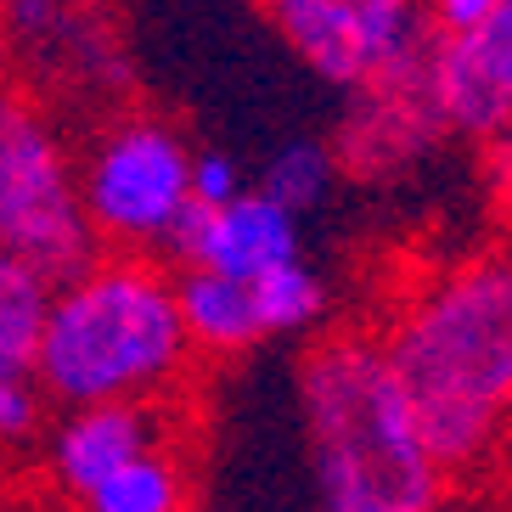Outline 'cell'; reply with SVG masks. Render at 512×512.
<instances>
[{
	"mask_svg": "<svg viewBox=\"0 0 512 512\" xmlns=\"http://www.w3.org/2000/svg\"><path fill=\"white\" fill-rule=\"evenodd\" d=\"M439 473H467L512 422V248L467 254L400 299L383 327Z\"/></svg>",
	"mask_w": 512,
	"mask_h": 512,
	"instance_id": "6da1fadb",
	"label": "cell"
},
{
	"mask_svg": "<svg viewBox=\"0 0 512 512\" xmlns=\"http://www.w3.org/2000/svg\"><path fill=\"white\" fill-rule=\"evenodd\" d=\"M299 428L321 512H439L445 473L372 332H327L299 361Z\"/></svg>",
	"mask_w": 512,
	"mask_h": 512,
	"instance_id": "7a4b0ae2",
	"label": "cell"
},
{
	"mask_svg": "<svg viewBox=\"0 0 512 512\" xmlns=\"http://www.w3.org/2000/svg\"><path fill=\"white\" fill-rule=\"evenodd\" d=\"M192 361L175 310V271L141 254H107L51 287L29 377L62 411L169 406Z\"/></svg>",
	"mask_w": 512,
	"mask_h": 512,
	"instance_id": "3957f363",
	"label": "cell"
},
{
	"mask_svg": "<svg viewBox=\"0 0 512 512\" xmlns=\"http://www.w3.org/2000/svg\"><path fill=\"white\" fill-rule=\"evenodd\" d=\"M0 254L23 259L51 287L96 259L79 209V169L62 130L23 91L0 85Z\"/></svg>",
	"mask_w": 512,
	"mask_h": 512,
	"instance_id": "277c9868",
	"label": "cell"
},
{
	"mask_svg": "<svg viewBox=\"0 0 512 512\" xmlns=\"http://www.w3.org/2000/svg\"><path fill=\"white\" fill-rule=\"evenodd\" d=\"M74 169L85 226L113 254H158L192 209V147L175 124L152 113H124L102 124Z\"/></svg>",
	"mask_w": 512,
	"mask_h": 512,
	"instance_id": "5b68a950",
	"label": "cell"
},
{
	"mask_svg": "<svg viewBox=\"0 0 512 512\" xmlns=\"http://www.w3.org/2000/svg\"><path fill=\"white\" fill-rule=\"evenodd\" d=\"M271 17L304 68L338 91L422 74L434 46L422 0H282Z\"/></svg>",
	"mask_w": 512,
	"mask_h": 512,
	"instance_id": "8992f818",
	"label": "cell"
},
{
	"mask_svg": "<svg viewBox=\"0 0 512 512\" xmlns=\"http://www.w3.org/2000/svg\"><path fill=\"white\" fill-rule=\"evenodd\" d=\"M428 102L439 130L467 141H512V0L467 34H434L428 46Z\"/></svg>",
	"mask_w": 512,
	"mask_h": 512,
	"instance_id": "52a82bcc",
	"label": "cell"
},
{
	"mask_svg": "<svg viewBox=\"0 0 512 512\" xmlns=\"http://www.w3.org/2000/svg\"><path fill=\"white\" fill-rule=\"evenodd\" d=\"M158 254L175 271H214L226 282L254 287L259 276L304 259V237H299V214H287L282 203H271L265 192L248 186L226 209H197L192 203Z\"/></svg>",
	"mask_w": 512,
	"mask_h": 512,
	"instance_id": "ba28073f",
	"label": "cell"
},
{
	"mask_svg": "<svg viewBox=\"0 0 512 512\" xmlns=\"http://www.w3.org/2000/svg\"><path fill=\"white\" fill-rule=\"evenodd\" d=\"M175 439L169 428V406H85V411H62V422L46 439V484L62 501L85 496L91 484H102L113 467L147 456L152 445Z\"/></svg>",
	"mask_w": 512,
	"mask_h": 512,
	"instance_id": "9c48e42d",
	"label": "cell"
},
{
	"mask_svg": "<svg viewBox=\"0 0 512 512\" xmlns=\"http://www.w3.org/2000/svg\"><path fill=\"white\" fill-rule=\"evenodd\" d=\"M175 310H181L192 355H209V361H231L265 338L254 316V293L214 271H175Z\"/></svg>",
	"mask_w": 512,
	"mask_h": 512,
	"instance_id": "30bf717a",
	"label": "cell"
},
{
	"mask_svg": "<svg viewBox=\"0 0 512 512\" xmlns=\"http://www.w3.org/2000/svg\"><path fill=\"white\" fill-rule=\"evenodd\" d=\"M68 512H192V462L175 439L113 467L102 484L68 501Z\"/></svg>",
	"mask_w": 512,
	"mask_h": 512,
	"instance_id": "8fae6325",
	"label": "cell"
},
{
	"mask_svg": "<svg viewBox=\"0 0 512 512\" xmlns=\"http://www.w3.org/2000/svg\"><path fill=\"white\" fill-rule=\"evenodd\" d=\"M0 29H6V46H23L29 57H57L62 68L85 79H91V68L113 62L102 51V34L91 29V17L79 12V0H0Z\"/></svg>",
	"mask_w": 512,
	"mask_h": 512,
	"instance_id": "7c38bea8",
	"label": "cell"
},
{
	"mask_svg": "<svg viewBox=\"0 0 512 512\" xmlns=\"http://www.w3.org/2000/svg\"><path fill=\"white\" fill-rule=\"evenodd\" d=\"M51 282L34 265L0 254V377H29L34 349L46 332Z\"/></svg>",
	"mask_w": 512,
	"mask_h": 512,
	"instance_id": "4fadbf2b",
	"label": "cell"
},
{
	"mask_svg": "<svg viewBox=\"0 0 512 512\" xmlns=\"http://www.w3.org/2000/svg\"><path fill=\"white\" fill-rule=\"evenodd\" d=\"M332 169H338V152H332L327 141L293 136V141H282V147L265 158L254 192H265L271 203H282L287 214H304V209H316L321 197H327Z\"/></svg>",
	"mask_w": 512,
	"mask_h": 512,
	"instance_id": "5bb4252c",
	"label": "cell"
},
{
	"mask_svg": "<svg viewBox=\"0 0 512 512\" xmlns=\"http://www.w3.org/2000/svg\"><path fill=\"white\" fill-rule=\"evenodd\" d=\"M254 316H259V332H310L321 327V316H327V282H321L316 265H304V259H293V265H282V271L259 276L254 287Z\"/></svg>",
	"mask_w": 512,
	"mask_h": 512,
	"instance_id": "9a60e30c",
	"label": "cell"
},
{
	"mask_svg": "<svg viewBox=\"0 0 512 512\" xmlns=\"http://www.w3.org/2000/svg\"><path fill=\"white\" fill-rule=\"evenodd\" d=\"M40 417H46V394L34 389V377H0V451L40 439Z\"/></svg>",
	"mask_w": 512,
	"mask_h": 512,
	"instance_id": "2e32d148",
	"label": "cell"
},
{
	"mask_svg": "<svg viewBox=\"0 0 512 512\" xmlns=\"http://www.w3.org/2000/svg\"><path fill=\"white\" fill-rule=\"evenodd\" d=\"M248 192L242 169L231 164L226 152H192V203L197 209H226L231 197Z\"/></svg>",
	"mask_w": 512,
	"mask_h": 512,
	"instance_id": "e0dca14e",
	"label": "cell"
},
{
	"mask_svg": "<svg viewBox=\"0 0 512 512\" xmlns=\"http://www.w3.org/2000/svg\"><path fill=\"white\" fill-rule=\"evenodd\" d=\"M501 0H422V17H428V29L434 34H467L473 23L496 12Z\"/></svg>",
	"mask_w": 512,
	"mask_h": 512,
	"instance_id": "ac0fdd59",
	"label": "cell"
},
{
	"mask_svg": "<svg viewBox=\"0 0 512 512\" xmlns=\"http://www.w3.org/2000/svg\"><path fill=\"white\" fill-rule=\"evenodd\" d=\"M0 512H29V507H23V501H17V490H12V484H6V479H0Z\"/></svg>",
	"mask_w": 512,
	"mask_h": 512,
	"instance_id": "d6986e66",
	"label": "cell"
},
{
	"mask_svg": "<svg viewBox=\"0 0 512 512\" xmlns=\"http://www.w3.org/2000/svg\"><path fill=\"white\" fill-rule=\"evenodd\" d=\"M6 57H12V46H6V29H0V85H6Z\"/></svg>",
	"mask_w": 512,
	"mask_h": 512,
	"instance_id": "ffe728a7",
	"label": "cell"
},
{
	"mask_svg": "<svg viewBox=\"0 0 512 512\" xmlns=\"http://www.w3.org/2000/svg\"><path fill=\"white\" fill-rule=\"evenodd\" d=\"M259 6H271V12H276V6H282V0H259Z\"/></svg>",
	"mask_w": 512,
	"mask_h": 512,
	"instance_id": "44dd1931",
	"label": "cell"
}]
</instances>
